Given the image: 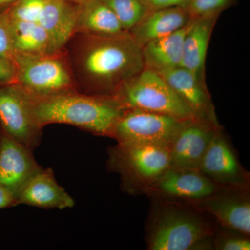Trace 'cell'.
I'll list each match as a JSON object with an SVG mask.
<instances>
[{
	"label": "cell",
	"instance_id": "6da1fadb",
	"mask_svg": "<svg viewBox=\"0 0 250 250\" xmlns=\"http://www.w3.org/2000/svg\"><path fill=\"white\" fill-rule=\"evenodd\" d=\"M75 34L70 67L82 93L113 96L145 68L142 49L128 31L112 36Z\"/></svg>",
	"mask_w": 250,
	"mask_h": 250
},
{
	"label": "cell",
	"instance_id": "7a4b0ae2",
	"mask_svg": "<svg viewBox=\"0 0 250 250\" xmlns=\"http://www.w3.org/2000/svg\"><path fill=\"white\" fill-rule=\"evenodd\" d=\"M27 95L34 119L42 129L50 124L69 125L112 138L125 110L113 96L88 95L77 90L45 96Z\"/></svg>",
	"mask_w": 250,
	"mask_h": 250
},
{
	"label": "cell",
	"instance_id": "3957f363",
	"mask_svg": "<svg viewBox=\"0 0 250 250\" xmlns=\"http://www.w3.org/2000/svg\"><path fill=\"white\" fill-rule=\"evenodd\" d=\"M150 215L147 244L150 250L210 249L213 230L195 210L173 202L161 200Z\"/></svg>",
	"mask_w": 250,
	"mask_h": 250
},
{
	"label": "cell",
	"instance_id": "277c9868",
	"mask_svg": "<svg viewBox=\"0 0 250 250\" xmlns=\"http://www.w3.org/2000/svg\"><path fill=\"white\" fill-rule=\"evenodd\" d=\"M108 154V170L120 174L122 187L129 193H144L171 166L166 145L118 143Z\"/></svg>",
	"mask_w": 250,
	"mask_h": 250
},
{
	"label": "cell",
	"instance_id": "5b68a950",
	"mask_svg": "<svg viewBox=\"0 0 250 250\" xmlns=\"http://www.w3.org/2000/svg\"><path fill=\"white\" fill-rule=\"evenodd\" d=\"M125 109H139L161 113L182 120L197 119L160 74L144 68L126 81L113 94Z\"/></svg>",
	"mask_w": 250,
	"mask_h": 250
},
{
	"label": "cell",
	"instance_id": "8992f818",
	"mask_svg": "<svg viewBox=\"0 0 250 250\" xmlns=\"http://www.w3.org/2000/svg\"><path fill=\"white\" fill-rule=\"evenodd\" d=\"M61 52L42 56L16 54L14 83L34 96L77 90L71 67Z\"/></svg>",
	"mask_w": 250,
	"mask_h": 250
},
{
	"label": "cell",
	"instance_id": "52a82bcc",
	"mask_svg": "<svg viewBox=\"0 0 250 250\" xmlns=\"http://www.w3.org/2000/svg\"><path fill=\"white\" fill-rule=\"evenodd\" d=\"M187 121L154 112L125 109L117 122L112 138L118 143L170 146Z\"/></svg>",
	"mask_w": 250,
	"mask_h": 250
},
{
	"label": "cell",
	"instance_id": "ba28073f",
	"mask_svg": "<svg viewBox=\"0 0 250 250\" xmlns=\"http://www.w3.org/2000/svg\"><path fill=\"white\" fill-rule=\"evenodd\" d=\"M0 127L31 150L41 144L42 128L34 119L27 93L16 83L0 85Z\"/></svg>",
	"mask_w": 250,
	"mask_h": 250
},
{
	"label": "cell",
	"instance_id": "9c48e42d",
	"mask_svg": "<svg viewBox=\"0 0 250 250\" xmlns=\"http://www.w3.org/2000/svg\"><path fill=\"white\" fill-rule=\"evenodd\" d=\"M220 187L199 170L170 167L145 190L144 193L158 200L187 203L204 200L223 191Z\"/></svg>",
	"mask_w": 250,
	"mask_h": 250
},
{
	"label": "cell",
	"instance_id": "30bf717a",
	"mask_svg": "<svg viewBox=\"0 0 250 250\" xmlns=\"http://www.w3.org/2000/svg\"><path fill=\"white\" fill-rule=\"evenodd\" d=\"M198 170L220 187L249 190L250 174L242 167L221 130L212 140Z\"/></svg>",
	"mask_w": 250,
	"mask_h": 250
},
{
	"label": "cell",
	"instance_id": "8fae6325",
	"mask_svg": "<svg viewBox=\"0 0 250 250\" xmlns=\"http://www.w3.org/2000/svg\"><path fill=\"white\" fill-rule=\"evenodd\" d=\"M33 152L0 127V186L16 201L22 188L42 168Z\"/></svg>",
	"mask_w": 250,
	"mask_h": 250
},
{
	"label": "cell",
	"instance_id": "7c38bea8",
	"mask_svg": "<svg viewBox=\"0 0 250 250\" xmlns=\"http://www.w3.org/2000/svg\"><path fill=\"white\" fill-rule=\"evenodd\" d=\"M220 130V126L208 122L188 120L169 146L171 167L198 170L208 146Z\"/></svg>",
	"mask_w": 250,
	"mask_h": 250
},
{
	"label": "cell",
	"instance_id": "4fadbf2b",
	"mask_svg": "<svg viewBox=\"0 0 250 250\" xmlns=\"http://www.w3.org/2000/svg\"><path fill=\"white\" fill-rule=\"evenodd\" d=\"M248 191L249 190L226 188L190 205L213 215L223 228L250 236V202Z\"/></svg>",
	"mask_w": 250,
	"mask_h": 250
},
{
	"label": "cell",
	"instance_id": "5bb4252c",
	"mask_svg": "<svg viewBox=\"0 0 250 250\" xmlns=\"http://www.w3.org/2000/svg\"><path fill=\"white\" fill-rule=\"evenodd\" d=\"M158 73L193 111L197 119L220 126L205 82L182 66L172 67Z\"/></svg>",
	"mask_w": 250,
	"mask_h": 250
},
{
	"label": "cell",
	"instance_id": "9a60e30c",
	"mask_svg": "<svg viewBox=\"0 0 250 250\" xmlns=\"http://www.w3.org/2000/svg\"><path fill=\"white\" fill-rule=\"evenodd\" d=\"M17 203L43 209L62 210L75 205L72 197L56 180L52 169L42 167L22 188Z\"/></svg>",
	"mask_w": 250,
	"mask_h": 250
},
{
	"label": "cell",
	"instance_id": "2e32d148",
	"mask_svg": "<svg viewBox=\"0 0 250 250\" xmlns=\"http://www.w3.org/2000/svg\"><path fill=\"white\" fill-rule=\"evenodd\" d=\"M218 14L192 17L184 36L180 66L205 82L207 50Z\"/></svg>",
	"mask_w": 250,
	"mask_h": 250
},
{
	"label": "cell",
	"instance_id": "e0dca14e",
	"mask_svg": "<svg viewBox=\"0 0 250 250\" xmlns=\"http://www.w3.org/2000/svg\"><path fill=\"white\" fill-rule=\"evenodd\" d=\"M77 4L67 0H47L38 23L48 34L52 53L62 52L75 34Z\"/></svg>",
	"mask_w": 250,
	"mask_h": 250
},
{
	"label": "cell",
	"instance_id": "ac0fdd59",
	"mask_svg": "<svg viewBox=\"0 0 250 250\" xmlns=\"http://www.w3.org/2000/svg\"><path fill=\"white\" fill-rule=\"evenodd\" d=\"M192 16L188 8L172 7L149 11L128 32L142 48L147 42L187 26Z\"/></svg>",
	"mask_w": 250,
	"mask_h": 250
},
{
	"label": "cell",
	"instance_id": "d6986e66",
	"mask_svg": "<svg viewBox=\"0 0 250 250\" xmlns=\"http://www.w3.org/2000/svg\"><path fill=\"white\" fill-rule=\"evenodd\" d=\"M125 31L116 15L103 0L77 4L75 34L112 36Z\"/></svg>",
	"mask_w": 250,
	"mask_h": 250
},
{
	"label": "cell",
	"instance_id": "ffe728a7",
	"mask_svg": "<svg viewBox=\"0 0 250 250\" xmlns=\"http://www.w3.org/2000/svg\"><path fill=\"white\" fill-rule=\"evenodd\" d=\"M188 24L172 34L150 41L142 47L145 68L159 72L180 66Z\"/></svg>",
	"mask_w": 250,
	"mask_h": 250
},
{
	"label": "cell",
	"instance_id": "44dd1931",
	"mask_svg": "<svg viewBox=\"0 0 250 250\" xmlns=\"http://www.w3.org/2000/svg\"><path fill=\"white\" fill-rule=\"evenodd\" d=\"M10 20L16 55L52 54L48 34L39 23Z\"/></svg>",
	"mask_w": 250,
	"mask_h": 250
},
{
	"label": "cell",
	"instance_id": "7402d4cb",
	"mask_svg": "<svg viewBox=\"0 0 250 250\" xmlns=\"http://www.w3.org/2000/svg\"><path fill=\"white\" fill-rule=\"evenodd\" d=\"M116 15L123 30L129 31L147 14L149 10L143 0H103Z\"/></svg>",
	"mask_w": 250,
	"mask_h": 250
},
{
	"label": "cell",
	"instance_id": "603a6c76",
	"mask_svg": "<svg viewBox=\"0 0 250 250\" xmlns=\"http://www.w3.org/2000/svg\"><path fill=\"white\" fill-rule=\"evenodd\" d=\"M47 0H17L5 9L14 21L37 22Z\"/></svg>",
	"mask_w": 250,
	"mask_h": 250
},
{
	"label": "cell",
	"instance_id": "cb8c5ba5",
	"mask_svg": "<svg viewBox=\"0 0 250 250\" xmlns=\"http://www.w3.org/2000/svg\"><path fill=\"white\" fill-rule=\"evenodd\" d=\"M228 229V228H227ZM219 233L213 241V248L218 250H250L249 236L228 229Z\"/></svg>",
	"mask_w": 250,
	"mask_h": 250
},
{
	"label": "cell",
	"instance_id": "d4e9b609",
	"mask_svg": "<svg viewBox=\"0 0 250 250\" xmlns=\"http://www.w3.org/2000/svg\"><path fill=\"white\" fill-rule=\"evenodd\" d=\"M232 0H191L188 9L192 17L219 14Z\"/></svg>",
	"mask_w": 250,
	"mask_h": 250
},
{
	"label": "cell",
	"instance_id": "484cf974",
	"mask_svg": "<svg viewBox=\"0 0 250 250\" xmlns=\"http://www.w3.org/2000/svg\"><path fill=\"white\" fill-rule=\"evenodd\" d=\"M0 54L13 61L16 57L11 34V20L5 9L0 11Z\"/></svg>",
	"mask_w": 250,
	"mask_h": 250
},
{
	"label": "cell",
	"instance_id": "4316f807",
	"mask_svg": "<svg viewBox=\"0 0 250 250\" xmlns=\"http://www.w3.org/2000/svg\"><path fill=\"white\" fill-rule=\"evenodd\" d=\"M16 68L12 59L0 54V85L16 82Z\"/></svg>",
	"mask_w": 250,
	"mask_h": 250
},
{
	"label": "cell",
	"instance_id": "83f0119b",
	"mask_svg": "<svg viewBox=\"0 0 250 250\" xmlns=\"http://www.w3.org/2000/svg\"><path fill=\"white\" fill-rule=\"evenodd\" d=\"M143 1L149 11H154L179 6L187 8L190 0H143Z\"/></svg>",
	"mask_w": 250,
	"mask_h": 250
},
{
	"label": "cell",
	"instance_id": "f1b7e54d",
	"mask_svg": "<svg viewBox=\"0 0 250 250\" xmlns=\"http://www.w3.org/2000/svg\"><path fill=\"white\" fill-rule=\"evenodd\" d=\"M17 205V201L14 195L9 190L0 186V209L11 208Z\"/></svg>",
	"mask_w": 250,
	"mask_h": 250
},
{
	"label": "cell",
	"instance_id": "f546056e",
	"mask_svg": "<svg viewBox=\"0 0 250 250\" xmlns=\"http://www.w3.org/2000/svg\"><path fill=\"white\" fill-rule=\"evenodd\" d=\"M16 1L17 0H0V11L9 7Z\"/></svg>",
	"mask_w": 250,
	"mask_h": 250
},
{
	"label": "cell",
	"instance_id": "4dcf8cb0",
	"mask_svg": "<svg viewBox=\"0 0 250 250\" xmlns=\"http://www.w3.org/2000/svg\"><path fill=\"white\" fill-rule=\"evenodd\" d=\"M67 1H70V2L74 3V4H81L82 2H85V1H90V0H67Z\"/></svg>",
	"mask_w": 250,
	"mask_h": 250
},
{
	"label": "cell",
	"instance_id": "1f68e13d",
	"mask_svg": "<svg viewBox=\"0 0 250 250\" xmlns=\"http://www.w3.org/2000/svg\"><path fill=\"white\" fill-rule=\"evenodd\" d=\"M191 1V0H190V1Z\"/></svg>",
	"mask_w": 250,
	"mask_h": 250
}]
</instances>
